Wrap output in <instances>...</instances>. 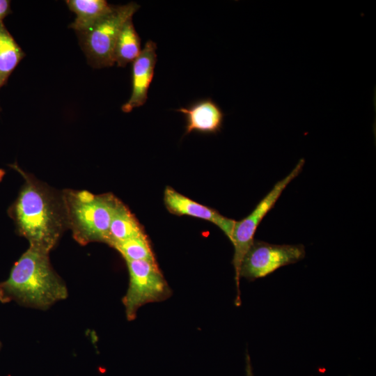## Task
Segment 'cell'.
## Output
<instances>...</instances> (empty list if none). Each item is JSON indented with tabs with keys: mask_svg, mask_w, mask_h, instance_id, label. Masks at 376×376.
Segmentation results:
<instances>
[{
	"mask_svg": "<svg viewBox=\"0 0 376 376\" xmlns=\"http://www.w3.org/2000/svg\"><path fill=\"white\" fill-rule=\"evenodd\" d=\"M246 376H254L253 374L250 357L248 354L246 355Z\"/></svg>",
	"mask_w": 376,
	"mask_h": 376,
	"instance_id": "cell-17",
	"label": "cell"
},
{
	"mask_svg": "<svg viewBox=\"0 0 376 376\" xmlns=\"http://www.w3.org/2000/svg\"><path fill=\"white\" fill-rule=\"evenodd\" d=\"M67 225L80 244L107 243L109 229L120 201L111 194L95 195L88 191L68 190L62 198Z\"/></svg>",
	"mask_w": 376,
	"mask_h": 376,
	"instance_id": "cell-3",
	"label": "cell"
},
{
	"mask_svg": "<svg viewBox=\"0 0 376 376\" xmlns=\"http://www.w3.org/2000/svg\"><path fill=\"white\" fill-rule=\"evenodd\" d=\"M306 255L303 244H274L254 240L240 267V277L253 281L295 263Z\"/></svg>",
	"mask_w": 376,
	"mask_h": 376,
	"instance_id": "cell-7",
	"label": "cell"
},
{
	"mask_svg": "<svg viewBox=\"0 0 376 376\" xmlns=\"http://www.w3.org/2000/svg\"><path fill=\"white\" fill-rule=\"evenodd\" d=\"M144 234L134 215L120 201L112 217L107 244L113 247L118 242Z\"/></svg>",
	"mask_w": 376,
	"mask_h": 376,
	"instance_id": "cell-12",
	"label": "cell"
},
{
	"mask_svg": "<svg viewBox=\"0 0 376 376\" xmlns=\"http://www.w3.org/2000/svg\"><path fill=\"white\" fill-rule=\"evenodd\" d=\"M10 166L23 175L24 183L8 214L18 233L29 242V246L49 253L67 224L63 200L61 202L49 188L17 164Z\"/></svg>",
	"mask_w": 376,
	"mask_h": 376,
	"instance_id": "cell-1",
	"label": "cell"
},
{
	"mask_svg": "<svg viewBox=\"0 0 376 376\" xmlns=\"http://www.w3.org/2000/svg\"><path fill=\"white\" fill-rule=\"evenodd\" d=\"M135 2L114 6L104 17L86 31L77 33L88 63L94 68L114 64V50L123 24L139 10Z\"/></svg>",
	"mask_w": 376,
	"mask_h": 376,
	"instance_id": "cell-4",
	"label": "cell"
},
{
	"mask_svg": "<svg viewBox=\"0 0 376 376\" xmlns=\"http://www.w3.org/2000/svg\"><path fill=\"white\" fill-rule=\"evenodd\" d=\"M141 49V39L131 18L123 24L119 33L114 50V64L125 67L139 56Z\"/></svg>",
	"mask_w": 376,
	"mask_h": 376,
	"instance_id": "cell-14",
	"label": "cell"
},
{
	"mask_svg": "<svg viewBox=\"0 0 376 376\" xmlns=\"http://www.w3.org/2000/svg\"><path fill=\"white\" fill-rule=\"evenodd\" d=\"M164 204L172 214L187 215L206 220L219 227L231 240L235 220L226 217L216 210L196 202L171 187H166L164 194Z\"/></svg>",
	"mask_w": 376,
	"mask_h": 376,
	"instance_id": "cell-9",
	"label": "cell"
},
{
	"mask_svg": "<svg viewBox=\"0 0 376 376\" xmlns=\"http://www.w3.org/2000/svg\"><path fill=\"white\" fill-rule=\"evenodd\" d=\"M125 260L155 261L146 234L133 237L113 246Z\"/></svg>",
	"mask_w": 376,
	"mask_h": 376,
	"instance_id": "cell-15",
	"label": "cell"
},
{
	"mask_svg": "<svg viewBox=\"0 0 376 376\" xmlns=\"http://www.w3.org/2000/svg\"><path fill=\"white\" fill-rule=\"evenodd\" d=\"M176 111L185 117V134L193 132L217 134L223 127L225 113L210 97L198 100L187 107H180Z\"/></svg>",
	"mask_w": 376,
	"mask_h": 376,
	"instance_id": "cell-10",
	"label": "cell"
},
{
	"mask_svg": "<svg viewBox=\"0 0 376 376\" xmlns=\"http://www.w3.org/2000/svg\"><path fill=\"white\" fill-rule=\"evenodd\" d=\"M130 283L123 303L128 320H133L138 309L146 304L166 299L171 290L156 261L125 260Z\"/></svg>",
	"mask_w": 376,
	"mask_h": 376,
	"instance_id": "cell-6",
	"label": "cell"
},
{
	"mask_svg": "<svg viewBox=\"0 0 376 376\" xmlns=\"http://www.w3.org/2000/svg\"><path fill=\"white\" fill-rule=\"evenodd\" d=\"M1 342H0V347H1Z\"/></svg>",
	"mask_w": 376,
	"mask_h": 376,
	"instance_id": "cell-19",
	"label": "cell"
},
{
	"mask_svg": "<svg viewBox=\"0 0 376 376\" xmlns=\"http://www.w3.org/2000/svg\"><path fill=\"white\" fill-rule=\"evenodd\" d=\"M65 3L76 15L69 26L76 33L90 29L107 15L114 6L105 0H67Z\"/></svg>",
	"mask_w": 376,
	"mask_h": 376,
	"instance_id": "cell-11",
	"label": "cell"
},
{
	"mask_svg": "<svg viewBox=\"0 0 376 376\" xmlns=\"http://www.w3.org/2000/svg\"><path fill=\"white\" fill-rule=\"evenodd\" d=\"M68 297L64 282L54 272L49 253L29 246L0 283V301L46 309Z\"/></svg>",
	"mask_w": 376,
	"mask_h": 376,
	"instance_id": "cell-2",
	"label": "cell"
},
{
	"mask_svg": "<svg viewBox=\"0 0 376 376\" xmlns=\"http://www.w3.org/2000/svg\"><path fill=\"white\" fill-rule=\"evenodd\" d=\"M157 45L148 40L132 65V92L121 109L125 113L143 106L148 99V92L154 77L157 62Z\"/></svg>",
	"mask_w": 376,
	"mask_h": 376,
	"instance_id": "cell-8",
	"label": "cell"
},
{
	"mask_svg": "<svg viewBox=\"0 0 376 376\" xmlns=\"http://www.w3.org/2000/svg\"><path fill=\"white\" fill-rule=\"evenodd\" d=\"M11 13L10 1L0 0V22Z\"/></svg>",
	"mask_w": 376,
	"mask_h": 376,
	"instance_id": "cell-16",
	"label": "cell"
},
{
	"mask_svg": "<svg viewBox=\"0 0 376 376\" xmlns=\"http://www.w3.org/2000/svg\"><path fill=\"white\" fill-rule=\"evenodd\" d=\"M25 56L3 22H0V89L7 84L10 76Z\"/></svg>",
	"mask_w": 376,
	"mask_h": 376,
	"instance_id": "cell-13",
	"label": "cell"
},
{
	"mask_svg": "<svg viewBox=\"0 0 376 376\" xmlns=\"http://www.w3.org/2000/svg\"><path fill=\"white\" fill-rule=\"evenodd\" d=\"M305 163L304 159H299L291 172L282 180L278 181L266 196L257 204L253 210L246 217L235 221L231 240L234 246L233 265L235 269V280L237 288L235 303L240 305V267L242 260L254 240V235L258 226L265 215L274 207L286 187L302 171Z\"/></svg>",
	"mask_w": 376,
	"mask_h": 376,
	"instance_id": "cell-5",
	"label": "cell"
},
{
	"mask_svg": "<svg viewBox=\"0 0 376 376\" xmlns=\"http://www.w3.org/2000/svg\"><path fill=\"white\" fill-rule=\"evenodd\" d=\"M6 172L3 169H0V182L3 180Z\"/></svg>",
	"mask_w": 376,
	"mask_h": 376,
	"instance_id": "cell-18",
	"label": "cell"
}]
</instances>
